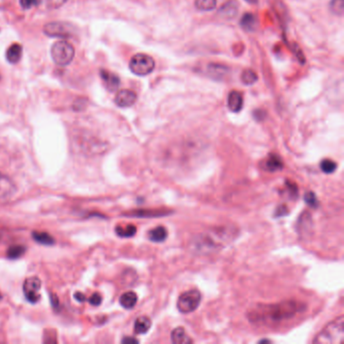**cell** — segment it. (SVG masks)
<instances>
[{
  "label": "cell",
  "instance_id": "obj_17",
  "mask_svg": "<svg viewBox=\"0 0 344 344\" xmlns=\"http://www.w3.org/2000/svg\"><path fill=\"white\" fill-rule=\"evenodd\" d=\"M168 237V232L164 226H158L149 232V240L154 243H163Z\"/></svg>",
  "mask_w": 344,
  "mask_h": 344
},
{
  "label": "cell",
  "instance_id": "obj_30",
  "mask_svg": "<svg viewBox=\"0 0 344 344\" xmlns=\"http://www.w3.org/2000/svg\"><path fill=\"white\" fill-rule=\"evenodd\" d=\"M305 202L310 206V207H313V208H317L319 206V202H318V199H317V196L314 192H307L305 194Z\"/></svg>",
  "mask_w": 344,
  "mask_h": 344
},
{
  "label": "cell",
  "instance_id": "obj_5",
  "mask_svg": "<svg viewBox=\"0 0 344 344\" xmlns=\"http://www.w3.org/2000/svg\"><path fill=\"white\" fill-rule=\"evenodd\" d=\"M155 60L147 54H137L130 62V69L137 76H147L155 70Z\"/></svg>",
  "mask_w": 344,
  "mask_h": 344
},
{
  "label": "cell",
  "instance_id": "obj_3",
  "mask_svg": "<svg viewBox=\"0 0 344 344\" xmlns=\"http://www.w3.org/2000/svg\"><path fill=\"white\" fill-rule=\"evenodd\" d=\"M344 342V317L330 322L314 339V343L342 344Z\"/></svg>",
  "mask_w": 344,
  "mask_h": 344
},
{
  "label": "cell",
  "instance_id": "obj_10",
  "mask_svg": "<svg viewBox=\"0 0 344 344\" xmlns=\"http://www.w3.org/2000/svg\"><path fill=\"white\" fill-rule=\"evenodd\" d=\"M137 101V94L129 89H124L118 92L116 96V104L119 107H131Z\"/></svg>",
  "mask_w": 344,
  "mask_h": 344
},
{
  "label": "cell",
  "instance_id": "obj_4",
  "mask_svg": "<svg viewBox=\"0 0 344 344\" xmlns=\"http://www.w3.org/2000/svg\"><path fill=\"white\" fill-rule=\"evenodd\" d=\"M51 56L56 65L65 67L74 60L75 49L67 41H58L51 48Z\"/></svg>",
  "mask_w": 344,
  "mask_h": 344
},
{
  "label": "cell",
  "instance_id": "obj_24",
  "mask_svg": "<svg viewBox=\"0 0 344 344\" xmlns=\"http://www.w3.org/2000/svg\"><path fill=\"white\" fill-rule=\"evenodd\" d=\"M216 5L217 0H195V8L200 12H212Z\"/></svg>",
  "mask_w": 344,
  "mask_h": 344
},
{
  "label": "cell",
  "instance_id": "obj_6",
  "mask_svg": "<svg viewBox=\"0 0 344 344\" xmlns=\"http://www.w3.org/2000/svg\"><path fill=\"white\" fill-rule=\"evenodd\" d=\"M44 33L50 38L70 39L76 35L75 27L65 22H52L44 27Z\"/></svg>",
  "mask_w": 344,
  "mask_h": 344
},
{
  "label": "cell",
  "instance_id": "obj_15",
  "mask_svg": "<svg viewBox=\"0 0 344 344\" xmlns=\"http://www.w3.org/2000/svg\"><path fill=\"white\" fill-rule=\"evenodd\" d=\"M284 167L283 160L276 154H271L265 162V169L269 172H277L282 170Z\"/></svg>",
  "mask_w": 344,
  "mask_h": 344
},
{
  "label": "cell",
  "instance_id": "obj_38",
  "mask_svg": "<svg viewBox=\"0 0 344 344\" xmlns=\"http://www.w3.org/2000/svg\"><path fill=\"white\" fill-rule=\"evenodd\" d=\"M0 299H2V294H0Z\"/></svg>",
  "mask_w": 344,
  "mask_h": 344
},
{
  "label": "cell",
  "instance_id": "obj_16",
  "mask_svg": "<svg viewBox=\"0 0 344 344\" xmlns=\"http://www.w3.org/2000/svg\"><path fill=\"white\" fill-rule=\"evenodd\" d=\"M171 339H172V342L175 344H187V343L193 342V340L188 336V334L186 333L183 327L175 328L172 331Z\"/></svg>",
  "mask_w": 344,
  "mask_h": 344
},
{
  "label": "cell",
  "instance_id": "obj_26",
  "mask_svg": "<svg viewBox=\"0 0 344 344\" xmlns=\"http://www.w3.org/2000/svg\"><path fill=\"white\" fill-rule=\"evenodd\" d=\"M242 80H243V83L245 85H253L255 84L257 81H258V75L255 71L251 70V69H247L243 72V75H242Z\"/></svg>",
  "mask_w": 344,
  "mask_h": 344
},
{
  "label": "cell",
  "instance_id": "obj_36",
  "mask_svg": "<svg viewBox=\"0 0 344 344\" xmlns=\"http://www.w3.org/2000/svg\"><path fill=\"white\" fill-rule=\"evenodd\" d=\"M123 343H139V340L134 337H126L123 339Z\"/></svg>",
  "mask_w": 344,
  "mask_h": 344
},
{
  "label": "cell",
  "instance_id": "obj_28",
  "mask_svg": "<svg viewBox=\"0 0 344 344\" xmlns=\"http://www.w3.org/2000/svg\"><path fill=\"white\" fill-rule=\"evenodd\" d=\"M343 4H344V0H331L330 2V11L336 15V16H339L341 17L343 15Z\"/></svg>",
  "mask_w": 344,
  "mask_h": 344
},
{
  "label": "cell",
  "instance_id": "obj_35",
  "mask_svg": "<svg viewBox=\"0 0 344 344\" xmlns=\"http://www.w3.org/2000/svg\"><path fill=\"white\" fill-rule=\"evenodd\" d=\"M74 298L78 301V302H80V303H83V302H85L86 301V297H85V295L84 294H82V293H79V292H77V293H75V295H74Z\"/></svg>",
  "mask_w": 344,
  "mask_h": 344
},
{
  "label": "cell",
  "instance_id": "obj_34",
  "mask_svg": "<svg viewBox=\"0 0 344 344\" xmlns=\"http://www.w3.org/2000/svg\"><path fill=\"white\" fill-rule=\"evenodd\" d=\"M288 213V209L285 205L283 206H279V208L277 209L276 211V217H279V216H285L286 214Z\"/></svg>",
  "mask_w": 344,
  "mask_h": 344
},
{
  "label": "cell",
  "instance_id": "obj_12",
  "mask_svg": "<svg viewBox=\"0 0 344 344\" xmlns=\"http://www.w3.org/2000/svg\"><path fill=\"white\" fill-rule=\"evenodd\" d=\"M227 103H228V108L231 111L235 112V113H238L240 112L243 107H244V97H243V94L239 91H232L231 93H229L228 95V100H227Z\"/></svg>",
  "mask_w": 344,
  "mask_h": 344
},
{
  "label": "cell",
  "instance_id": "obj_22",
  "mask_svg": "<svg viewBox=\"0 0 344 344\" xmlns=\"http://www.w3.org/2000/svg\"><path fill=\"white\" fill-rule=\"evenodd\" d=\"M128 216H135V217H160L165 216L168 214V211L166 210H138L133 211L129 213Z\"/></svg>",
  "mask_w": 344,
  "mask_h": 344
},
{
  "label": "cell",
  "instance_id": "obj_2",
  "mask_svg": "<svg viewBox=\"0 0 344 344\" xmlns=\"http://www.w3.org/2000/svg\"><path fill=\"white\" fill-rule=\"evenodd\" d=\"M303 306L296 301H284L278 304L258 305L248 314L251 322L264 325H273L293 318Z\"/></svg>",
  "mask_w": 344,
  "mask_h": 344
},
{
  "label": "cell",
  "instance_id": "obj_13",
  "mask_svg": "<svg viewBox=\"0 0 344 344\" xmlns=\"http://www.w3.org/2000/svg\"><path fill=\"white\" fill-rule=\"evenodd\" d=\"M239 5L236 0H228L219 10V14L226 19H233L238 15Z\"/></svg>",
  "mask_w": 344,
  "mask_h": 344
},
{
  "label": "cell",
  "instance_id": "obj_29",
  "mask_svg": "<svg viewBox=\"0 0 344 344\" xmlns=\"http://www.w3.org/2000/svg\"><path fill=\"white\" fill-rule=\"evenodd\" d=\"M320 168L325 174H332L336 170L337 165L334 161H332L330 159H325L321 162Z\"/></svg>",
  "mask_w": 344,
  "mask_h": 344
},
{
  "label": "cell",
  "instance_id": "obj_20",
  "mask_svg": "<svg viewBox=\"0 0 344 344\" xmlns=\"http://www.w3.org/2000/svg\"><path fill=\"white\" fill-rule=\"evenodd\" d=\"M137 302H138V296L135 292H132V291L123 294L120 299L121 305L126 309H133L137 305Z\"/></svg>",
  "mask_w": 344,
  "mask_h": 344
},
{
  "label": "cell",
  "instance_id": "obj_14",
  "mask_svg": "<svg viewBox=\"0 0 344 344\" xmlns=\"http://www.w3.org/2000/svg\"><path fill=\"white\" fill-rule=\"evenodd\" d=\"M23 57V47L22 45L16 43L13 44L7 51V60L11 64H18Z\"/></svg>",
  "mask_w": 344,
  "mask_h": 344
},
{
  "label": "cell",
  "instance_id": "obj_18",
  "mask_svg": "<svg viewBox=\"0 0 344 344\" xmlns=\"http://www.w3.org/2000/svg\"><path fill=\"white\" fill-rule=\"evenodd\" d=\"M208 75H210L213 79H222L224 76L228 74L229 69L223 65L219 64H210L207 67Z\"/></svg>",
  "mask_w": 344,
  "mask_h": 344
},
{
  "label": "cell",
  "instance_id": "obj_7",
  "mask_svg": "<svg viewBox=\"0 0 344 344\" xmlns=\"http://www.w3.org/2000/svg\"><path fill=\"white\" fill-rule=\"evenodd\" d=\"M201 294L197 290H190L183 293L177 302L178 310L183 314L194 312L200 305Z\"/></svg>",
  "mask_w": 344,
  "mask_h": 344
},
{
  "label": "cell",
  "instance_id": "obj_19",
  "mask_svg": "<svg viewBox=\"0 0 344 344\" xmlns=\"http://www.w3.org/2000/svg\"><path fill=\"white\" fill-rule=\"evenodd\" d=\"M151 326H152V321L149 317L147 316L139 317L135 323V332L137 334H145L151 329Z\"/></svg>",
  "mask_w": 344,
  "mask_h": 344
},
{
  "label": "cell",
  "instance_id": "obj_8",
  "mask_svg": "<svg viewBox=\"0 0 344 344\" xmlns=\"http://www.w3.org/2000/svg\"><path fill=\"white\" fill-rule=\"evenodd\" d=\"M41 286H42V282L37 277L28 278L25 281V283H24V294L30 303L36 304L40 301V299H41V295H40Z\"/></svg>",
  "mask_w": 344,
  "mask_h": 344
},
{
  "label": "cell",
  "instance_id": "obj_31",
  "mask_svg": "<svg viewBox=\"0 0 344 344\" xmlns=\"http://www.w3.org/2000/svg\"><path fill=\"white\" fill-rule=\"evenodd\" d=\"M68 0H45L46 6L49 10H57L63 7Z\"/></svg>",
  "mask_w": 344,
  "mask_h": 344
},
{
  "label": "cell",
  "instance_id": "obj_25",
  "mask_svg": "<svg viewBox=\"0 0 344 344\" xmlns=\"http://www.w3.org/2000/svg\"><path fill=\"white\" fill-rule=\"evenodd\" d=\"M242 27L247 31H254L256 28V18L252 14H246L242 21H241Z\"/></svg>",
  "mask_w": 344,
  "mask_h": 344
},
{
  "label": "cell",
  "instance_id": "obj_9",
  "mask_svg": "<svg viewBox=\"0 0 344 344\" xmlns=\"http://www.w3.org/2000/svg\"><path fill=\"white\" fill-rule=\"evenodd\" d=\"M17 192L15 182L7 175L0 173V201L12 198Z\"/></svg>",
  "mask_w": 344,
  "mask_h": 344
},
{
  "label": "cell",
  "instance_id": "obj_33",
  "mask_svg": "<svg viewBox=\"0 0 344 344\" xmlns=\"http://www.w3.org/2000/svg\"><path fill=\"white\" fill-rule=\"evenodd\" d=\"M101 302H102V297L98 293H94L89 299V303L93 306H99L101 304Z\"/></svg>",
  "mask_w": 344,
  "mask_h": 344
},
{
  "label": "cell",
  "instance_id": "obj_37",
  "mask_svg": "<svg viewBox=\"0 0 344 344\" xmlns=\"http://www.w3.org/2000/svg\"><path fill=\"white\" fill-rule=\"evenodd\" d=\"M246 2H247V3H249V4L255 5V4H257V3H258V0H246Z\"/></svg>",
  "mask_w": 344,
  "mask_h": 344
},
{
  "label": "cell",
  "instance_id": "obj_11",
  "mask_svg": "<svg viewBox=\"0 0 344 344\" xmlns=\"http://www.w3.org/2000/svg\"><path fill=\"white\" fill-rule=\"evenodd\" d=\"M100 77L109 92L117 91L121 85L120 77L107 70H100Z\"/></svg>",
  "mask_w": 344,
  "mask_h": 344
},
{
  "label": "cell",
  "instance_id": "obj_21",
  "mask_svg": "<svg viewBox=\"0 0 344 344\" xmlns=\"http://www.w3.org/2000/svg\"><path fill=\"white\" fill-rule=\"evenodd\" d=\"M116 232L121 238H133L137 234V227L134 224L118 225Z\"/></svg>",
  "mask_w": 344,
  "mask_h": 344
},
{
  "label": "cell",
  "instance_id": "obj_27",
  "mask_svg": "<svg viewBox=\"0 0 344 344\" xmlns=\"http://www.w3.org/2000/svg\"><path fill=\"white\" fill-rule=\"evenodd\" d=\"M26 253V248L23 246H13L8 250V258L12 259V260H17L19 258H21L22 256H24V254Z\"/></svg>",
  "mask_w": 344,
  "mask_h": 344
},
{
  "label": "cell",
  "instance_id": "obj_1",
  "mask_svg": "<svg viewBox=\"0 0 344 344\" xmlns=\"http://www.w3.org/2000/svg\"><path fill=\"white\" fill-rule=\"evenodd\" d=\"M238 237V229L234 226H222L199 234L191 243V250L199 255L215 254L228 246Z\"/></svg>",
  "mask_w": 344,
  "mask_h": 344
},
{
  "label": "cell",
  "instance_id": "obj_23",
  "mask_svg": "<svg viewBox=\"0 0 344 344\" xmlns=\"http://www.w3.org/2000/svg\"><path fill=\"white\" fill-rule=\"evenodd\" d=\"M33 239L44 246H53L55 244V240L52 236H50L47 233L44 232H34L33 233Z\"/></svg>",
  "mask_w": 344,
  "mask_h": 344
},
{
  "label": "cell",
  "instance_id": "obj_32",
  "mask_svg": "<svg viewBox=\"0 0 344 344\" xmlns=\"http://www.w3.org/2000/svg\"><path fill=\"white\" fill-rule=\"evenodd\" d=\"M42 0H20V5L24 10H31L38 7Z\"/></svg>",
  "mask_w": 344,
  "mask_h": 344
}]
</instances>
